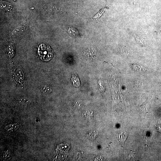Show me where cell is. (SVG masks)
I'll return each instance as SVG.
<instances>
[{"instance_id": "3", "label": "cell", "mask_w": 161, "mask_h": 161, "mask_svg": "<svg viewBox=\"0 0 161 161\" xmlns=\"http://www.w3.org/2000/svg\"><path fill=\"white\" fill-rule=\"evenodd\" d=\"M68 33L70 36L74 37L79 38L81 36L78 30L74 27H70L68 30Z\"/></svg>"}, {"instance_id": "2", "label": "cell", "mask_w": 161, "mask_h": 161, "mask_svg": "<svg viewBox=\"0 0 161 161\" xmlns=\"http://www.w3.org/2000/svg\"><path fill=\"white\" fill-rule=\"evenodd\" d=\"M128 137V135L125 132H123L118 136L117 137L118 141L122 146H123L124 143Z\"/></svg>"}, {"instance_id": "11", "label": "cell", "mask_w": 161, "mask_h": 161, "mask_svg": "<svg viewBox=\"0 0 161 161\" xmlns=\"http://www.w3.org/2000/svg\"><path fill=\"white\" fill-rule=\"evenodd\" d=\"M104 9H102L100 10L99 12L93 18L94 19H98V18L100 17L104 12Z\"/></svg>"}, {"instance_id": "5", "label": "cell", "mask_w": 161, "mask_h": 161, "mask_svg": "<svg viewBox=\"0 0 161 161\" xmlns=\"http://www.w3.org/2000/svg\"><path fill=\"white\" fill-rule=\"evenodd\" d=\"M25 30V27L24 26L21 25L19 27H17L13 30L11 33L12 36H16V35L20 33L21 32Z\"/></svg>"}, {"instance_id": "9", "label": "cell", "mask_w": 161, "mask_h": 161, "mask_svg": "<svg viewBox=\"0 0 161 161\" xmlns=\"http://www.w3.org/2000/svg\"><path fill=\"white\" fill-rule=\"evenodd\" d=\"M93 115V112L91 110H88V111H86L83 114L84 117H85L86 119L92 117Z\"/></svg>"}, {"instance_id": "7", "label": "cell", "mask_w": 161, "mask_h": 161, "mask_svg": "<svg viewBox=\"0 0 161 161\" xmlns=\"http://www.w3.org/2000/svg\"><path fill=\"white\" fill-rule=\"evenodd\" d=\"M98 135L97 132L95 131H91L87 135V137L90 140L93 141L97 137Z\"/></svg>"}, {"instance_id": "8", "label": "cell", "mask_w": 161, "mask_h": 161, "mask_svg": "<svg viewBox=\"0 0 161 161\" xmlns=\"http://www.w3.org/2000/svg\"><path fill=\"white\" fill-rule=\"evenodd\" d=\"M72 82L74 85L76 87L79 86L80 85V82L79 79L76 76H73L71 79Z\"/></svg>"}, {"instance_id": "10", "label": "cell", "mask_w": 161, "mask_h": 161, "mask_svg": "<svg viewBox=\"0 0 161 161\" xmlns=\"http://www.w3.org/2000/svg\"><path fill=\"white\" fill-rule=\"evenodd\" d=\"M82 101H75L73 103V106L74 108L76 109H78L80 108L82 106Z\"/></svg>"}, {"instance_id": "6", "label": "cell", "mask_w": 161, "mask_h": 161, "mask_svg": "<svg viewBox=\"0 0 161 161\" xmlns=\"http://www.w3.org/2000/svg\"><path fill=\"white\" fill-rule=\"evenodd\" d=\"M132 67L133 70L139 72H145L146 71V68L143 66L140 65L139 64H132Z\"/></svg>"}, {"instance_id": "4", "label": "cell", "mask_w": 161, "mask_h": 161, "mask_svg": "<svg viewBox=\"0 0 161 161\" xmlns=\"http://www.w3.org/2000/svg\"><path fill=\"white\" fill-rule=\"evenodd\" d=\"M12 5L10 3L4 1H0V8L2 9L8 10L11 8Z\"/></svg>"}, {"instance_id": "1", "label": "cell", "mask_w": 161, "mask_h": 161, "mask_svg": "<svg viewBox=\"0 0 161 161\" xmlns=\"http://www.w3.org/2000/svg\"><path fill=\"white\" fill-rule=\"evenodd\" d=\"M38 52L41 59L44 61H49L53 56V52L51 48L44 44H41L39 46Z\"/></svg>"}]
</instances>
